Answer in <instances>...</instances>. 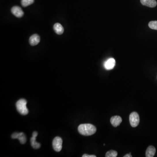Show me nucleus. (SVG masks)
I'll use <instances>...</instances> for the list:
<instances>
[{"mask_svg": "<svg viewBox=\"0 0 157 157\" xmlns=\"http://www.w3.org/2000/svg\"><path fill=\"white\" fill-rule=\"evenodd\" d=\"M111 124L114 127H117L118 126L122 121L121 117L119 116H114L111 118Z\"/></svg>", "mask_w": 157, "mask_h": 157, "instance_id": "9d476101", "label": "nucleus"}, {"mask_svg": "<svg viewBox=\"0 0 157 157\" xmlns=\"http://www.w3.org/2000/svg\"><path fill=\"white\" fill-rule=\"evenodd\" d=\"M11 12L15 16L18 18L22 17L24 15V12L22 8L17 6L12 7Z\"/></svg>", "mask_w": 157, "mask_h": 157, "instance_id": "0eeeda50", "label": "nucleus"}, {"mask_svg": "<svg viewBox=\"0 0 157 157\" xmlns=\"http://www.w3.org/2000/svg\"><path fill=\"white\" fill-rule=\"evenodd\" d=\"M141 3L142 5L150 7H154L157 5L156 0H141Z\"/></svg>", "mask_w": 157, "mask_h": 157, "instance_id": "9b49d317", "label": "nucleus"}, {"mask_svg": "<svg viewBox=\"0 0 157 157\" xmlns=\"http://www.w3.org/2000/svg\"><path fill=\"white\" fill-rule=\"evenodd\" d=\"M53 29L58 35H62L64 32V28L60 23H56L53 26Z\"/></svg>", "mask_w": 157, "mask_h": 157, "instance_id": "ddd939ff", "label": "nucleus"}, {"mask_svg": "<svg viewBox=\"0 0 157 157\" xmlns=\"http://www.w3.org/2000/svg\"><path fill=\"white\" fill-rule=\"evenodd\" d=\"M12 139H18L19 140L21 144H24L26 142V137L24 133L23 132L17 133L15 132L12 135Z\"/></svg>", "mask_w": 157, "mask_h": 157, "instance_id": "39448f33", "label": "nucleus"}, {"mask_svg": "<svg viewBox=\"0 0 157 157\" xmlns=\"http://www.w3.org/2000/svg\"><path fill=\"white\" fill-rule=\"evenodd\" d=\"M118 152L114 150H110L106 154V157H116L118 156Z\"/></svg>", "mask_w": 157, "mask_h": 157, "instance_id": "4468645a", "label": "nucleus"}, {"mask_svg": "<svg viewBox=\"0 0 157 157\" xmlns=\"http://www.w3.org/2000/svg\"><path fill=\"white\" fill-rule=\"evenodd\" d=\"M156 152V149L153 146H149L146 151V157H153Z\"/></svg>", "mask_w": 157, "mask_h": 157, "instance_id": "f8f14e48", "label": "nucleus"}, {"mask_svg": "<svg viewBox=\"0 0 157 157\" xmlns=\"http://www.w3.org/2000/svg\"><path fill=\"white\" fill-rule=\"evenodd\" d=\"M40 41L39 36L37 34L33 35L29 38V43L31 46L38 45Z\"/></svg>", "mask_w": 157, "mask_h": 157, "instance_id": "1a4fd4ad", "label": "nucleus"}, {"mask_svg": "<svg viewBox=\"0 0 157 157\" xmlns=\"http://www.w3.org/2000/svg\"><path fill=\"white\" fill-rule=\"evenodd\" d=\"M34 2V0H22L21 4L23 7H26L33 4Z\"/></svg>", "mask_w": 157, "mask_h": 157, "instance_id": "2eb2a0df", "label": "nucleus"}, {"mask_svg": "<svg viewBox=\"0 0 157 157\" xmlns=\"http://www.w3.org/2000/svg\"><path fill=\"white\" fill-rule=\"evenodd\" d=\"M129 121L130 125L132 127H137L140 122V118L138 114L136 112L131 113L129 116Z\"/></svg>", "mask_w": 157, "mask_h": 157, "instance_id": "7ed1b4c3", "label": "nucleus"}, {"mask_svg": "<svg viewBox=\"0 0 157 157\" xmlns=\"http://www.w3.org/2000/svg\"><path fill=\"white\" fill-rule=\"evenodd\" d=\"M116 62L114 58H109L104 63V67L107 70L112 69L115 67Z\"/></svg>", "mask_w": 157, "mask_h": 157, "instance_id": "6e6552de", "label": "nucleus"}, {"mask_svg": "<svg viewBox=\"0 0 157 157\" xmlns=\"http://www.w3.org/2000/svg\"><path fill=\"white\" fill-rule=\"evenodd\" d=\"M78 130L81 135L90 136L96 133L97 128L95 126L92 124H81L79 126Z\"/></svg>", "mask_w": 157, "mask_h": 157, "instance_id": "f257e3e1", "label": "nucleus"}, {"mask_svg": "<svg viewBox=\"0 0 157 157\" xmlns=\"http://www.w3.org/2000/svg\"><path fill=\"white\" fill-rule=\"evenodd\" d=\"M83 157H96L95 155H89V154H84L82 156Z\"/></svg>", "mask_w": 157, "mask_h": 157, "instance_id": "f3484780", "label": "nucleus"}, {"mask_svg": "<svg viewBox=\"0 0 157 157\" xmlns=\"http://www.w3.org/2000/svg\"><path fill=\"white\" fill-rule=\"evenodd\" d=\"M124 157H132V155L130 154V153L129 154H128L124 155Z\"/></svg>", "mask_w": 157, "mask_h": 157, "instance_id": "a211bd4d", "label": "nucleus"}, {"mask_svg": "<svg viewBox=\"0 0 157 157\" xmlns=\"http://www.w3.org/2000/svg\"><path fill=\"white\" fill-rule=\"evenodd\" d=\"M148 26L151 29L157 30V21H151L149 23Z\"/></svg>", "mask_w": 157, "mask_h": 157, "instance_id": "dca6fc26", "label": "nucleus"}, {"mask_svg": "<svg viewBox=\"0 0 157 157\" xmlns=\"http://www.w3.org/2000/svg\"><path fill=\"white\" fill-rule=\"evenodd\" d=\"M63 140L59 137H56L53 139L52 146L53 149L57 152H59L62 150Z\"/></svg>", "mask_w": 157, "mask_h": 157, "instance_id": "20e7f679", "label": "nucleus"}, {"mask_svg": "<svg viewBox=\"0 0 157 157\" xmlns=\"http://www.w3.org/2000/svg\"><path fill=\"white\" fill-rule=\"evenodd\" d=\"M38 136V132L34 131L33 133V136L31 138L30 142L31 146L34 149H39L41 147V144L36 141V137Z\"/></svg>", "mask_w": 157, "mask_h": 157, "instance_id": "423d86ee", "label": "nucleus"}, {"mask_svg": "<svg viewBox=\"0 0 157 157\" xmlns=\"http://www.w3.org/2000/svg\"><path fill=\"white\" fill-rule=\"evenodd\" d=\"M27 103L25 99H21L18 100L16 103L17 109L22 115H27L29 113V109L26 106Z\"/></svg>", "mask_w": 157, "mask_h": 157, "instance_id": "f03ea898", "label": "nucleus"}]
</instances>
